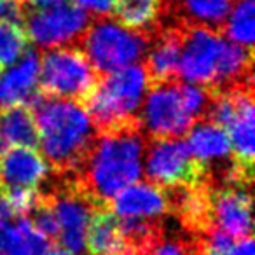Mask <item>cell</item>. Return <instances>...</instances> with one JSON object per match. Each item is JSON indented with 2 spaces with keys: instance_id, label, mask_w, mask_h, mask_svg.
<instances>
[{
  "instance_id": "f546056e",
  "label": "cell",
  "mask_w": 255,
  "mask_h": 255,
  "mask_svg": "<svg viewBox=\"0 0 255 255\" xmlns=\"http://www.w3.org/2000/svg\"><path fill=\"white\" fill-rule=\"evenodd\" d=\"M0 74H2V67H0Z\"/></svg>"
},
{
  "instance_id": "30bf717a",
  "label": "cell",
  "mask_w": 255,
  "mask_h": 255,
  "mask_svg": "<svg viewBox=\"0 0 255 255\" xmlns=\"http://www.w3.org/2000/svg\"><path fill=\"white\" fill-rule=\"evenodd\" d=\"M212 227L233 240L252 238V187L240 184H206Z\"/></svg>"
},
{
  "instance_id": "7a4b0ae2",
  "label": "cell",
  "mask_w": 255,
  "mask_h": 255,
  "mask_svg": "<svg viewBox=\"0 0 255 255\" xmlns=\"http://www.w3.org/2000/svg\"><path fill=\"white\" fill-rule=\"evenodd\" d=\"M39 133V145L54 175H72L88 157L96 133L86 109L77 102L37 91L28 102Z\"/></svg>"
},
{
  "instance_id": "8992f818",
  "label": "cell",
  "mask_w": 255,
  "mask_h": 255,
  "mask_svg": "<svg viewBox=\"0 0 255 255\" xmlns=\"http://www.w3.org/2000/svg\"><path fill=\"white\" fill-rule=\"evenodd\" d=\"M143 173L147 182L163 189L206 184V170L189 150L185 140H147Z\"/></svg>"
},
{
  "instance_id": "ba28073f",
  "label": "cell",
  "mask_w": 255,
  "mask_h": 255,
  "mask_svg": "<svg viewBox=\"0 0 255 255\" xmlns=\"http://www.w3.org/2000/svg\"><path fill=\"white\" fill-rule=\"evenodd\" d=\"M227 39L205 26L182 28V51L178 60V79L213 91L219 82L220 61Z\"/></svg>"
},
{
  "instance_id": "44dd1931",
  "label": "cell",
  "mask_w": 255,
  "mask_h": 255,
  "mask_svg": "<svg viewBox=\"0 0 255 255\" xmlns=\"http://www.w3.org/2000/svg\"><path fill=\"white\" fill-rule=\"evenodd\" d=\"M227 40L241 47L254 51L255 39V2L254 0H234L220 30Z\"/></svg>"
},
{
  "instance_id": "4dcf8cb0",
  "label": "cell",
  "mask_w": 255,
  "mask_h": 255,
  "mask_svg": "<svg viewBox=\"0 0 255 255\" xmlns=\"http://www.w3.org/2000/svg\"><path fill=\"white\" fill-rule=\"evenodd\" d=\"M18 2H25V0H18Z\"/></svg>"
},
{
  "instance_id": "52a82bcc",
  "label": "cell",
  "mask_w": 255,
  "mask_h": 255,
  "mask_svg": "<svg viewBox=\"0 0 255 255\" xmlns=\"http://www.w3.org/2000/svg\"><path fill=\"white\" fill-rule=\"evenodd\" d=\"M140 129L147 140L182 138L194 126V119L182 96V81L152 86L138 112Z\"/></svg>"
},
{
  "instance_id": "5b68a950",
  "label": "cell",
  "mask_w": 255,
  "mask_h": 255,
  "mask_svg": "<svg viewBox=\"0 0 255 255\" xmlns=\"http://www.w3.org/2000/svg\"><path fill=\"white\" fill-rule=\"evenodd\" d=\"M100 75L79 46L46 49L39 58V91L84 105Z\"/></svg>"
},
{
  "instance_id": "8fae6325",
  "label": "cell",
  "mask_w": 255,
  "mask_h": 255,
  "mask_svg": "<svg viewBox=\"0 0 255 255\" xmlns=\"http://www.w3.org/2000/svg\"><path fill=\"white\" fill-rule=\"evenodd\" d=\"M51 168L35 147H12L0 154L2 191H40Z\"/></svg>"
},
{
  "instance_id": "d6986e66",
  "label": "cell",
  "mask_w": 255,
  "mask_h": 255,
  "mask_svg": "<svg viewBox=\"0 0 255 255\" xmlns=\"http://www.w3.org/2000/svg\"><path fill=\"white\" fill-rule=\"evenodd\" d=\"M39 133L33 110L25 103L0 109V154L12 147H37Z\"/></svg>"
},
{
  "instance_id": "484cf974",
  "label": "cell",
  "mask_w": 255,
  "mask_h": 255,
  "mask_svg": "<svg viewBox=\"0 0 255 255\" xmlns=\"http://www.w3.org/2000/svg\"><path fill=\"white\" fill-rule=\"evenodd\" d=\"M224 255H255L254 252V241L252 238H243L238 243H233L229 247V250Z\"/></svg>"
},
{
  "instance_id": "ac0fdd59",
  "label": "cell",
  "mask_w": 255,
  "mask_h": 255,
  "mask_svg": "<svg viewBox=\"0 0 255 255\" xmlns=\"http://www.w3.org/2000/svg\"><path fill=\"white\" fill-rule=\"evenodd\" d=\"M86 250L89 255H135L128 248L119 217L110 206H100L93 212L86 233Z\"/></svg>"
},
{
  "instance_id": "d4e9b609",
  "label": "cell",
  "mask_w": 255,
  "mask_h": 255,
  "mask_svg": "<svg viewBox=\"0 0 255 255\" xmlns=\"http://www.w3.org/2000/svg\"><path fill=\"white\" fill-rule=\"evenodd\" d=\"M74 2L84 12H91L96 18H105L112 14L114 0H74Z\"/></svg>"
},
{
  "instance_id": "7402d4cb",
  "label": "cell",
  "mask_w": 255,
  "mask_h": 255,
  "mask_svg": "<svg viewBox=\"0 0 255 255\" xmlns=\"http://www.w3.org/2000/svg\"><path fill=\"white\" fill-rule=\"evenodd\" d=\"M28 49V37L21 25L0 21V67L14 65Z\"/></svg>"
},
{
  "instance_id": "7c38bea8",
  "label": "cell",
  "mask_w": 255,
  "mask_h": 255,
  "mask_svg": "<svg viewBox=\"0 0 255 255\" xmlns=\"http://www.w3.org/2000/svg\"><path fill=\"white\" fill-rule=\"evenodd\" d=\"M180 51L182 26L159 23V26L150 33V42L142 65L149 88L178 79Z\"/></svg>"
},
{
  "instance_id": "277c9868",
  "label": "cell",
  "mask_w": 255,
  "mask_h": 255,
  "mask_svg": "<svg viewBox=\"0 0 255 255\" xmlns=\"http://www.w3.org/2000/svg\"><path fill=\"white\" fill-rule=\"evenodd\" d=\"M152 32L126 28L116 19L105 16L91 19L79 47L96 74L105 75L143 60Z\"/></svg>"
},
{
  "instance_id": "6da1fadb",
  "label": "cell",
  "mask_w": 255,
  "mask_h": 255,
  "mask_svg": "<svg viewBox=\"0 0 255 255\" xmlns=\"http://www.w3.org/2000/svg\"><path fill=\"white\" fill-rule=\"evenodd\" d=\"M145 145L147 136L138 121L98 133L82 166L63 177L70 178L98 206H110L123 189L142 178Z\"/></svg>"
},
{
  "instance_id": "ffe728a7",
  "label": "cell",
  "mask_w": 255,
  "mask_h": 255,
  "mask_svg": "<svg viewBox=\"0 0 255 255\" xmlns=\"http://www.w3.org/2000/svg\"><path fill=\"white\" fill-rule=\"evenodd\" d=\"M112 14L126 28L152 32L159 26L161 0H114Z\"/></svg>"
},
{
  "instance_id": "e0dca14e",
  "label": "cell",
  "mask_w": 255,
  "mask_h": 255,
  "mask_svg": "<svg viewBox=\"0 0 255 255\" xmlns=\"http://www.w3.org/2000/svg\"><path fill=\"white\" fill-rule=\"evenodd\" d=\"M53 247L26 217L0 219V255H49Z\"/></svg>"
},
{
  "instance_id": "3957f363",
  "label": "cell",
  "mask_w": 255,
  "mask_h": 255,
  "mask_svg": "<svg viewBox=\"0 0 255 255\" xmlns=\"http://www.w3.org/2000/svg\"><path fill=\"white\" fill-rule=\"evenodd\" d=\"M147 86L145 70L136 63L100 75L93 93L82 105L96 133L112 131L138 121Z\"/></svg>"
},
{
  "instance_id": "5bb4252c",
  "label": "cell",
  "mask_w": 255,
  "mask_h": 255,
  "mask_svg": "<svg viewBox=\"0 0 255 255\" xmlns=\"http://www.w3.org/2000/svg\"><path fill=\"white\" fill-rule=\"evenodd\" d=\"M110 203V210L119 219L159 220L170 217L166 189L150 182H135L128 185Z\"/></svg>"
},
{
  "instance_id": "4fadbf2b",
  "label": "cell",
  "mask_w": 255,
  "mask_h": 255,
  "mask_svg": "<svg viewBox=\"0 0 255 255\" xmlns=\"http://www.w3.org/2000/svg\"><path fill=\"white\" fill-rule=\"evenodd\" d=\"M234 0H161L159 23L205 26L220 32Z\"/></svg>"
},
{
  "instance_id": "4316f807",
  "label": "cell",
  "mask_w": 255,
  "mask_h": 255,
  "mask_svg": "<svg viewBox=\"0 0 255 255\" xmlns=\"http://www.w3.org/2000/svg\"><path fill=\"white\" fill-rule=\"evenodd\" d=\"M68 0H25L23 7L25 11H44V9H53L56 5H61Z\"/></svg>"
},
{
  "instance_id": "83f0119b",
  "label": "cell",
  "mask_w": 255,
  "mask_h": 255,
  "mask_svg": "<svg viewBox=\"0 0 255 255\" xmlns=\"http://www.w3.org/2000/svg\"><path fill=\"white\" fill-rule=\"evenodd\" d=\"M49 255H75V254H72V252L65 250V248H56V247H53V250H51V254H49Z\"/></svg>"
},
{
  "instance_id": "cb8c5ba5",
  "label": "cell",
  "mask_w": 255,
  "mask_h": 255,
  "mask_svg": "<svg viewBox=\"0 0 255 255\" xmlns=\"http://www.w3.org/2000/svg\"><path fill=\"white\" fill-rule=\"evenodd\" d=\"M25 18V7L23 2L18 0H0V21L21 23Z\"/></svg>"
},
{
  "instance_id": "f1b7e54d",
  "label": "cell",
  "mask_w": 255,
  "mask_h": 255,
  "mask_svg": "<svg viewBox=\"0 0 255 255\" xmlns=\"http://www.w3.org/2000/svg\"><path fill=\"white\" fill-rule=\"evenodd\" d=\"M0 194H2V182H0Z\"/></svg>"
},
{
  "instance_id": "9a60e30c",
  "label": "cell",
  "mask_w": 255,
  "mask_h": 255,
  "mask_svg": "<svg viewBox=\"0 0 255 255\" xmlns=\"http://www.w3.org/2000/svg\"><path fill=\"white\" fill-rule=\"evenodd\" d=\"M231 140L234 164L241 170L254 173L255 150V112H254V86H247L238 91L236 109L224 126Z\"/></svg>"
},
{
  "instance_id": "2e32d148",
  "label": "cell",
  "mask_w": 255,
  "mask_h": 255,
  "mask_svg": "<svg viewBox=\"0 0 255 255\" xmlns=\"http://www.w3.org/2000/svg\"><path fill=\"white\" fill-rule=\"evenodd\" d=\"M18 61V65L0 77V109L19 103L28 105L32 96L39 91V54L26 49Z\"/></svg>"
},
{
  "instance_id": "9c48e42d",
  "label": "cell",
  "mask_w": 255,
  "mask_h": 255,
  "mask_svg": "<svg viewBox=\"0 0 255 255\" xmlns=\"http://www.w3.org/2000/svg\"><path fill=\"white\" fill-rule=\"evenodd\" d=\"M25 32L28 40L39 49L61 46H79L91 18L75 4L56 5L44 11H25Z\"/></svg>"
},
{
  "instance_id": "603a6c76",
  "label": "cell",
  "mask_w": 255,
  "mask_h": 255,
  "mask_svg": "<svg viewBox=\"0 0 255 255\" xmlns=\"http://www.w3.org/2000/svg\"><path fill=\"white\" fill-rule=\"evenodd\" d=\"M142 255H198V248L191 236L180 229L170 231L166 227L164 234L150 245Z\"/></svg>"
}]
</instances>
